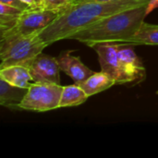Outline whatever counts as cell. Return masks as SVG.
<instances>
[{
	"label": "cell",
	"mask_w": 158,
	"mask_h": 158,
	"mask_svg": "<svg viewBox=\"0 0 158 158\" xmlns=\"http://www.w3.org/2000/svg\"><path fill=\"white\" fill-rule=\"evenodd\" d=\"M120 44L114 42L94 43L88 44L98 55L101 70L109 75L116 82V85H127L128 80L124 75L119 59L118 48Z\"/></svg>",
	"instance_id": "cell-6"
},
{
	"label": "cell",
	"mask_w": 158,
	"mask_h": 158,
	"mask_svg": "<svg viewBox=\"0 0 158 158\" xmlns=\"http://www.w3.org/2000/svg\"><path fill=\"white\" fill-rule=\"evenodd\" d=\"M156 8H158V0H149L146 7V15H149Z\"/></svg>",
	"instance_id": "cell-18"
},
{
	"label": "cell",
	"mask_w": 158,
	"mask_h": 158,
	"mask_svg": "<svg viewBox=\"0 0 158 158\" xmlns=\"http://www.w3.org/2000/svg\"><path fill=\"white\" fill-rule=\"evenodd\" d=\"M107 1H113V0H75V3H84V2H107Z\"/></svg>",
	"instance_id": "cell-20"
},
{
	"label": "cell",
	"mask_w": 158,
	"mask_h": 158,
	"mask_svg": "<svg viewBox=\"0 0 158 158\" xmlns=\"http://www.w3.org/2000/svg\"><path fill=\"white\" fill-rule=\"evenodd\" d=\"M0 3H3V4L7 5V6H14V7H17V8L22 10V11L30 9V7L26 4L21 2L20 0H0Z\"/></svg>",
	"instance_id": "cell-17"
},
{
	"label": "cell",
	"mask_w": 158,
	"mask_h": 158,
	"mask_svg": "<svg viewBox=\"0 0 158 158\" xmlns=\"http://www.w3.org/2000/svg\"><path fill=\"white\" fill-rule=\"evenodd\" d=\"M89 96L84 90L77 83L63 86L59 108L60 107H73L82 105Z\"/></svg>",
	"instance_id": "cell-13"
},
{
	"label": "cell",
	"mask_w": 158,
	"mask_h": 158,
	"mask_svg": "<svg viewBox=\"0 0 158 158\" xmlns=\"http://www.w3.org/2000/svg\"><path fill=\"white\" fill-rule=\"evenodd\" d=\"M134 45L131 43L120 44L118 48V59L121 69L128 80V84L136 85L144 81L146 77V70L142 62V59L137 56Z\"/></svg>",
	"instance_id": "cell-7"
},
{
	"label": "cell",
	"mask_w": 158,
	"mask_h": 158,
	"mask_svg": "<svg viewBox=\"0 0 158 158\" xmlns=\"http://www.w3.org/2000/svg\"><path fill=\"white\" fill-rule=\"evenodd\" d=\"M149 0H113L73 4L63 11L39 36L48 45L68 38L78 31L115 13L147 4Z\"/></svg>",
	"instance_id": "cell-1"
},
{
	"label": "cell",
	"mask_w": 158,
	"mask_h": 158,
	"mask_svg": "<svg viewBox=\"0 0 158 158\" xmlns=\"http://www.w3.org/2000/svg\"><path fill=\"white\" fill-rule=\"evenodd\" d=\"M147 4L107 16L73 33L68 40H76L87 45L103 42L128 43L144 22Z\"/></svg>",
	"instance_id": "cell-2"
},
{
	"label": "cell",
	"mask_w": 158,
	"mask_h": 158,
	"mask_svg": "<svg viewBox=\"0 0 158 158\" xmlns=\"http://www.w3.org/2000/svg\"><path fill=\"white\" fill-rule=\"evenodd\" d=\"M28 89L9 84L0 78V105L9 108H19Z\"/></svg>",
	"instance_id": "cell-12"
},
{
	"label": "cell",
	"mask_w": 158,
	"mask_h": 158,
	"mask_svg": "<svg viewBox=\"0 0 158 158\" xmlns=\"http://www.w3.org/2000/svg\"><path fill=\"white\" fill-rule=\"evenodd\" d=\"M128 43H131L134 45H158V25L147 24L143 22L137 32L129 40Z\"/></svg>",
	"instance_id": "cell-14"
},
{
	"label": "cell",
	"mask_w": 158,
	"mask_h": 158,
	"mask_svg": "<svg viewBox=\"0 0 158 158\" xmlns=\"http://www.w3.org/2000/svg\"><path fill=\"white\" fill-rule=\"evenodd\" d=\"M0 78L11 85L25 89L31 86V81H33L29 69L24 66H9L0 69Z\"/></svg>",
	"instance_id": "cell-10"
},
{
	"label": "cell",
	"mask_w": 158,
	"mask_h": 158,
	"mask_svg": "<svg viewBox=\"0 0 158 158\" xmlns=\"http://www.w3.org/2000/svg\"><path fill=\"white\" fill-rule=\"evenodd\" d=\"M47 46L38 33L1 37L0 69L9 66H24L29 69L36 56Z\"/></svg>",
	"instance_id": "cell-3"
},
{
	"label": "cell",
	"mask_w": 158,
	"mask_h": 158,
	"mask_svg": "<svg viewBox=\"0 0 158 158\" xmlns=\"http://www.w3.org/2000/svg\"><path fill=\"white\" fill-rule=\"evenodd\" d=\"M37 7L58 12L59 14L70 7L75 0H36Z\"/></svg>",
	"instance_id": "cell-16"
},
{
	"label": "cell",
	"mask_w": 158,
	"mask_h": 158,
	"mask_svg": "<svg viewBox=\"0 0 158 158\" xmlns=\"http://www.w3.org/2000/svg\"><path fill=\"white\" fill-rule=\"evenodd\" d=\"M59 13L42 8H30L22 12L16 25L4 32H0V38L10 35H30L33 33L40 34L48 27L57 17Z\"/></svg>",
	"instance_id": "cell-5"
},
{
	"label": "cell",
	"mask_w": 158,
	"mask_h": 158,
	"mask_svg": "<svg viewBox=\"0 0 158 158\" xmlns=\"http://www.w3.org/2000/svg\"><path fill=\"white\" fill-rule=\"evenodd\" d=\"M34 82L60 84V67L56 57L39 54L29 68Z\"/></svg>",
	"instance_id": "cell-8"
},
{
	"label": "cell",
	"mask_w": 158,
	"mask_h": 158,
	"mask_svg": "<svg viewBox=\"0 0 158 158\" xmlns=\"http://www.w3.org/2000/svg\"><path fill=\"white\" fill-rule=\"evenodd\" d=\"M73 50H66L56 56L61 71L70 77L74 83L81 84L89 78L94 71L86 67L79 56L72 55Z\"/></svg>",
	"instance_id": "cell-9"
},
{
	"label": "cell",
	"mask_w": 158,
	"mask_h": 158,
	"mask_svg": "<svg viewBox=\"0 0 158 158\" xmlns=\"http://www.w3.org/2000/svg\"><path fill=\"white\" fill-rule=\"evenodd\" d=\"M62 89L60 84L33 82L28 88L19 108L37 112L59 108Z\"/></svg>",
	"instance_id": "cell-4"
},
{
	"label": "cell",
	"mask_w": 158,
	"mask_h": 158,
	"mask_svg": "<svg viewBox=\"0 0 158 158\" xmlns=\"http://www.w3.org/2000/svg\"><path fill=\"white\" fill-rule=\"evenodd\" d=\"M22 12L17 7L0 3V32L12 29Z\"/></svg>",
	"instance_id": "cell-15"
},
{
	"label": "cell",
	"mask_w": 158,
	"mask_h": 158,
	"mask_svg": "<svg viewBox=\"0 0 158 158\" xmlns=\"http://www.w3.org/2000/svg\"><path fill=\"white\" fill-rule=\"evenodd\" d=\"M79 85L90 97L111 88L112 86L116 85V82L109 75L101 70L100 72L93 73L89 78H87Z\"/></svg>",
	"instance_id": "cell-11"
},
{
	"label": "cell",
	"mask_w": 158,
	"mask_h": 158,
	"mask_svg": "<svg viewBox=\"0 0 158 158\" xmlns=\"http://www.w3.org/2000/svg\"><path fill=\"white\" fill-rule=\"evenodd\" d=\"M24 4H26L30 8H38L37 7V3L36 0H20Z\"/></svg>",
	"instance_id": "cell-19"
}]
</instances>
